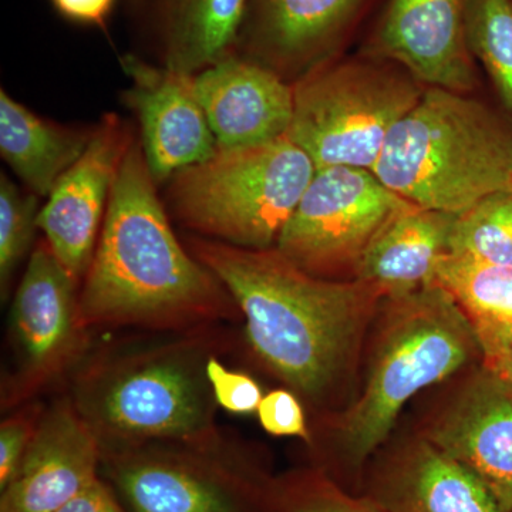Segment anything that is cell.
I'll list each match as a JSON object with an SVG mask.
<instances>
[{
	"instance_id": "52a82bcc",
	"label": "cell",
	"mask_w": 512,
	"mask_h": 512,
	"mask_svg": "<svg viewBox=\"0 0 512 512\" xmlns=\"http://www.w3.org/2000/svg\"><path fill=\"white\" fill-rule=\"evenodd\" d=\"M100 477L127 512H269L274 481L222 434L101 448Z\"/></svg>"
},
{
	"instance_id": "4fadbf2b",
	"label": "cell",
	"mask_w": 512,
	"mask_h": 512,
	"mask_svg": "<svg viewBox=\"0 0 512 512\" xmlns=\"http://www.w3.org/2000/svg\"><path fill=\"white\" fill-rule=\"evenodd\" d=\"M101 447L69 396L43 410L0 512H57L100 478Z\"/></svg>"
},
{
	"instance_id": "ba28073f",
	"label": "cell",
	"mask_w": 512,
	"mask_h": 512,
	"mask_svg": "<svg viewBox=\"0 0 512 512\" xmlns=\"http://www.w3.org/2000/svg\"><path fill=\"white\" fill-rule=\"evenodd\" d=\"M419 82L365 64H340L293 87L288 136L318 170H373L397 121L420 100Z\"/></svg>"
},
{
	"instance_id": "2e32d148",
	"label": "cell",
	"mask_w": 512,
	"mask_h": 512,
	"mask_svg": "<svg viewBox=\"0 0 512 512\" xmlns=\"http://www.w3.org/2000/svg\"><path fill=\"white\" fill-rule=\"evenodd\" d=\"M463 464L512 512V386L485 370L424 437Z\"/></svg>"
},
{
	"instance_id": "8fae6325",
	"label": "cell",
	"mask_w": 512,
	"mask_h": 512,
	"mask_svg": "<svg viewBox=\"0 0 512 512\" xmlns=\"http://www.w3.org/2000/svg\"><path fill=\"white\" fill-rule=\"evenodd\" d=\"M133 138L116 116H106L93 131L83 156L57 181L37 217V228L64 268L79 281L87 274L104 205Z\"/></svg>"
},
{
	"instance_id": "1f68e13d",
	"label": "cell",
	"mask_w": 512,
	"mask_h": 512,
	"mask_svg": "<svg viewBox=\"0 0 512 512\" xmlns=\"http://www.w3.org/2000/svg\"><path fill=\"white\" fill-rule=\"evenodd\" d=\"M67 18L83 23H101L109 15L114 0H52Z\"/></svg>"
},
{
	"instance_id": "5bb4252c",
	"label": "cell",
	"mask_w": 512,
	"mask_h": 512,
	"mask_svg": "<svg viewBox=\"0 0 512 512\" xmlns=\"http://www.w3.org/2000/svg\"><path fill=\"white\" fill-rule=\"evenodd\" d=\"M467 15L468 0H392L379 47L416 82L467 92L474 84Z\"/></svg>"
},
{
	"instance_id": "9c48e42d",
	"label": "cell",
	"mask_w": 512,
	"mask_h": 512,
	"mask_svg": "<svg viewBox=\"0 0 512 512\" xmlns=\"http://www.w3.org/2000/svg\"><path fill=\"white\" fill-rule=\"evenodd\" d=\"M409 205L373 171L322 168L286 222L275 248L319 278L348 266L355 269L380 229Z\"/></svg>"
},
{
	"instance_id": "e0dca14e",
	"label": "cell",
	"mask_w": 512,
	"mask_h": 512,
	"mask_svg": "<svg viewBox=\"0 0 512 512\" xmlns=\"http://www.w3.org/2000/svg\"><path fill=\"white\" fill-rule=\"evenodd\" d=\"M365 497L383 512H508L473 471L426 439L380 463Z\"/></svg>"
},
{
	"instance_id": "ac0fdd59",
	"label": "cell",
	"mask_w": 512,
	"mask_h": 512,
	"mask_svg": "<svg viewBox=\"0 0 512 512\" xmlns=\"http://www.w3.org/2000/svg\"><path fill=\"white\" fill-rule=\"evenodd\" d=\"M457 215L409 205L367 245L353 269L357 281L389 299L434 285L437 266L450 252Z\"/></svg>"
},
{
	"instance_id": "83f0119b",
	"label": "cell",
	"mask_w": 512,
	"mask_h": 512,
	"mask_svg": "<svg viewBox=\"0 0 512 512\" xmlns=\"http://www.w3.org/2000/svg\"><path fill=\"white\" fill-rule=\"evenodd\" d=\"M43 410L30 403L15 412L0 426V491L15 477L30 446Z\"/></svg>"
},
{
	"instance_id": "44dd1931",
	"label": "cell",
	"mask_w": 512,
	"mask_h": 512,
	"mask_svg": "<svg viewBox=\"0 0 512 512\" xmlns=\"http://www.w3.org/2000/svg\"><path fill=\"white\" fill-rule=\"evenodd\" d=\"M360 0H252V39L278 62H303L325 45Z\"/></svg>"
},
{
	"instance_id": "d4e9b609",
	"label": "cell",
	"mask_w": 512,
	"mask_h": 512,
	"mask_svg": "<svg viewBox=\"0 0 512 512\" xmlns=\"http://www.w3.org/2000/svg\"><path fill=\"white\" fill-rule=\"evenodd\" d=\"M269 512H383L369 498L348 493L319 468L274 478Z\"/></svg>"
},
{
	"instance_id": "3957f363",
	"label": "cell",
	"mask_w": 512,
	"mask_h": 512,
	"mask_svg": "<svg viewBox=\"0 0 512 512\" xmlns=\"http://www.w3.org/2000/svg\"><path fill=\"white\" fill-rule=\"evenodd\" d=\"M222 330L154 332L84 353L72 369L69 397L100 447L220 436L207 365L224 353Z\"/></svg>"
},
{
	"instance_id": "7402d4cb",
	"label": "cell",
	"mask_w": 512,
	"mask_h": 512,
	"mask_svg": "<svg viewBox=\"0 0 512 512\" xmlns=\"http://www.w3.org/2000/svg\"><path fill=\"white\" fill-rule=\"evenodd\" d=\"M434 285L456 301L474 333L512 328V268L448 252L437 266Z\"/></svg>"
},
{
	"instance_id": "7a4b0ae2",
	"label": "cell",
	"mask_w": 512,
	"mask_h": 512,
	"mask_svg": "<svg viewBox=\"0 0 512 512\" xmlns=\"http://www.w3.org/2000/svg\"><path fill=\"white\" fill-rule=\"evenodd\" d=\"M188 245L237 303L255 355L293 392L313 403L325 399L348 370L380 292L357 279L308 274L276 248L207 238Z\"/></svg>"
},
{
	"instance_id": "4316f807",
	"label": "cell",
	"mask_w": 512,
	"mask_h": 512,
	"mask_svg": "<svg viewBox=\"0 0 512 512\" xmlns=\"http://www.w3.org/2000/svg\"><path fill=\"white\" fill-rule=\"evenodd\" d=\"M207 376L218 407L234 414L258 412L264 394L247 373L228 369L221 362L220 355H215L208 360Z\"/></svg>"
},
{
	"instance_id": "277c9868",
	"label": "cell",
	"mask_w": 512,
	"mask_h": 512,
	"mask_svg": "<svg viewBox=\"0 0 512 512\" xmlns=\"http://www.w3.org/2000/svg\"><path fill=\"white\" fill-rule=\"evenodd\" d=\"M372 171L410 204L461 214L512 191V130L477 100L429 87L390 131Z\"/></svg>"
},
{
	"instance_id": "5b68a950",
	"label": "cell",
	"mask_w": 512,
	"mask_h": 512,
	"mask_svg": "<svg viewBox=\"0 0 512 512\" xmlns=\"http://www.w3.org/2000/svg\"><path fill=\"white\" fill-rule=\"evenodd\" d=\"M390 302L392 315L365 392L340 420L339 460L345 474L362 473L414 394L456 373L480 349L467 316L439 285Z\"/></svg>"
},
{
	"instance_id": "4dcf8cb0",
	"label": "cell",
	"mask_w": 512,
	"mask_h": 512,
	"mask_svg": "<svg viewBox=\"0 0 512 512\" xmlns=\"http://www.w3.org/2000/svg\"><path fill=\"white\" fill-rule=\"evenodd\" d=\"M57 512H127L110 485L99 478Z\"/></svg>"
},
{
	"instance_id": "ffe728a7",
	"label": "cell",
	"mask_w": 512,
	"mask_h": 512,
	"mask_svg": "<svg viewBox=\"0 0 512 512\" xmlns=\"http://www.w3.org/2000/svg\"><path fill=\"white\" fill-rule=\"evenodd\" d=\"M249 0H161L165 67L195 76L231 56Z\"/></svg>"
},
{
	"instance_id": "7c38bea8",
	"label": "cell",
	"mask_w": 512,
	"mask_h": 512,
	"mask_svg": "<svg viewBox=\"0 0 512 512\" xmlns=\"http://www.w3.org/2000/svg\"><path fill=\"white\" fill-rule=\"evenodd\" d=\"M130 77L126 103L141 126L144 157L156 184L184 168L204 163L218 151L192 86V76L154 67L137 56L121 59Z\"/></svg>"
},
{
	"instance_id": "cb8c5ba5",
	"label": "cell",
	"mask_w": 512,
	"mask_h": 512,
	"mask_svg": "<svg viewBox=\"0 0 512 512\" xmlns=\"http://www.w3.org/2000/svg\"><path fill=\"white\" fill-rule=\"evenodd\" d=\"M468 45L512 111V2L468 0Z\"/></svg>"
},
{
	"instance_id": "603a6c76",
	"label": "cell",
	"mask_w": 512,
	"mask_h": 512,
	"mask_svg": "<svg viewBox=\"0 0 512 512\" xmlns=\"http://www.w3.org/2000/svg\"><path fill=\"white\" fill-rule=\"evenodd\" d=\"M450 254L512 268V191L488 195L457 215Z\"/></svg>"
},
{
	"instance_id": "484cf974",
	"label": "cell",
	"mask_w": 512,
	"mask_h": 512,
	"mask_svg": "<svg viewBox=\"0 0 512 512\" xmlns=\"http://www.w3.org/2000/svg\"><path fill=\"white\" fill-rule=\"evenodd\" d=\"M39 204L36 194H23L12 181L0 175V285L9 291L16 266L28 254L37 228Z\"/></svg>"
},
{
	"instance_id": "d6986e66",
	"label": "cell",
	"mask_w": 512,
	"mask_h": 512,
	"mask_svg": "<svg viewBox=\"0 0 512 512\" xmlns=\"http://www.w3.org/2000/svg\"><path fill=\"white\" fill-rule=\"evenodd\" d=\"M92 134L40 119L5 90L0 92V153L33 194L49 197L83 156Z\"/></svg>"
},
{
	"instance_id": "f1b7e54d",
	"label": "cell",
	"mask_w": 512,
	"mask_h": 512,
	"mask_svg": "<svg viewBox=\"0 0 512 512\" xmlns=\"http://www.w3.org/2000/svg\"><path fill=\"white\" fill-rule=\"evenodd\" d=\"M258 417L266 433L272 436L309 440L302 404L289 390H274L266 394L259 404Z\"/></svg>"
},
{
	"instance_id": "30bf717a",
	"label": "cell",
	"mask_w": 512,
	"mask_h": 512,
	"mask_svg": "<svg viewBox=\"0 0 512 512\" xmlns=\"http://www.w3.org/2000/svg\"><path fill=\"white\" fill-rule=\"evenodd\" d=\"M77 279L46 241L30 255L9 316L12 365L3 376L2 409L22 406L86 353L79 319Z\"/></svg>"
},
{
	"instance_id": "8992f818",
	"label": "cell",
	"mask_w": 512,
	"mask_h": 512,
	"mask_svg": "<svg viewBox=\"0 0 512 512\" xmlns=\"http://www.w3.org/2000/svg\"><path fill=\"white\" fill-rule=\"evenodd\" d=\"M312 158L288 136L218 148L171 180L170 201L185 227L234 247L269 249L315 177Z\"/></svg>"
},
{
	"instance_id": "9a60e30c",
	"label": "cell",
	"mask_w": 512,
	"mask_h": 512,
	"mask_svg": "<svg viewBox=\"0 0 512 512\" xmlns=\"http://www.w3.org/2000/svg\"><path fill=\"white\" fill-rule=\"evenodd\" d=\"M220 148L258 146L288 134L293 89L268 67L228 56L192 76Z\"/></svg>"
},
{
	"instance_id": "6da1fadb",
	"label": "cell",
	"mask_w": 512,
	"mask_h": 512,
	"mask_svg": "<svg viewBox=\"0 0 512 512\" xmlns=\"http://www.w3.org/2000/svg\"><path fill=\"white\" fill-rule=\"evenodd\" d=\"M238 313L220 279L175 237L143 147L131 141L79 293L80 325L87 332L119 326L171 332L220 325Z\"/></svg>"
},
{
	"instance_id": "f546056e",
	"label": "cell",
	"mask_w": 512,
	"mask_h": 512,
	"mask_svg": "<svg viewBox=\"0 0 512 512\" xmlns=\"http://www.w3.org/2000/svg\"><path fill=\"white\" fill-rule=\"evenodd\" d=\"M485 370L512 386V328L476 333Z\"/></svg>"
}]
</instances>
